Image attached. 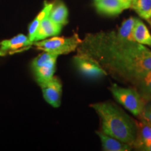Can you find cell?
I'll return each instance as SVG.
<instances>
[{
    "label": "cell",
    "mask_w": 151,
    "mask_h": 151,
    "mask_svg": "<svg viewBox=\"0 0 151 151\" xmlns=\"http://www.w3.org/2000/svg\"><path fill=\"white\" fill-rule=\"evenodd\" d=\"M77 50L95 60L114 78L133 86L151 71L150 49L121 39L115 31L88 34Z\"/></svg>",
    "instance_id": "cell-1"
},
{
    "label": "cell",
    "mask_w": 151,
    "mask_h": 151,
    "mask_svg": "<svg viewBox=\"0 0 151 151\" xmlns=\"http://www.w3.org/2000/svg\"><path fill=\"white\" fill-rule=\"evenodd\" d=\"M99 116L104 133L133 146L137 133V124L115 104L101 102L90 105Z\"/></svg>",
    "instance_id": "cell-2"
},
{
    "label": "cell",
    "mask_w": 151,
    "mask_h": 151,
    "mask_svg": "<svg viewBox=\"0 0 151 151\" xmlns=\"http://www.w3.org/2000/svg\"><path fill=\"white\" fill-rule=\"evenodd\" d=\"M110 90L118 102L134 116H140L146 106V101L136 88H122L113 84Z\"/></svg>",
    "instance_id": "cell-3"
},
{
    "label": "cell",
    "mask_w": 151,
    "mask_h": 151,
    "mask_svg": "<svg viewBox=\"0 0 151 151\" xmlns=\"http://www.w3.org/2000/svg\"><path fill=\"white\" fill-rule=\"evenodd\" d=\"M81 41L82 40H81L78 35L75 34L71 37H55L42 41H35L33 42V46H37V49L43 51L59 55L74 51Z\"/></svg>",
    "instance_id": "cell-4"
},
{
    "label": "cell",
    "mask_w": 151,
    "mask_h": 151,
    "mask_svg": "<svg viewBox=\"0 0 151 151\" xmlns=\"http://www.w3.org/2000/svg\"><path fill=\"white\" fill-rule=\"evenodd\" d=\"M73 63L83 76L90 79H99L108 75L106 71L90 57L77 54L73 57Z\"/></svg>",
    "instance_id": "cell-5"
},
{
    "label": "cell",
    "mask_w": 151,
    "mask_h": 151,
    "mask_svg": "<svg viewBox=\"0 0 151 151\" xmlns=\"http://www.w3.org/2000/svg\"><path fill=\"white\" fill-rule=\"evenodd\" d=\"M33 42L25 35H18L11 39L0 42V56L21 52L31 48Z\"/></svg>",
    "instance_id": "cell-6"
},
{
    "label": "cell",
    "mask_w": 151,
    "mask_h": 151,
    "mask_svg": "<svg viewBox=\"0 0 151 151\" xmlns=\"http://www.w3.org/2000/svg\"><path fill=\"white\" fill-rule=\"evenodd\" d=\"M39 85L42 89L43 97L47 102L53 107H59L62 96V84L59 79L52 76Z\"/></svg>",
    "instance_id": "cell-7"
},
{
    "label": "cell",
    "mask_w": 151,
    "mask_h": 151,
    "mask_svg": "<svg viewBox=\"0 0 151 151\" xmlns=\"http://www.w3.org/2000/svg\"><path fill=\"white\" fill-rule=\"evenodd\" d=\"M94 5L99 14L106 16H117L127 9L122 0H98Z\"/></svg>",
    "instance_id": "cell-8"
},
{
    "label": "cell",
    "mask_w": 151,
    "mask_h": 151,
    "mask_svg": "<svg viewBox=\"0 0 151 151\" xmlns=\"http://www.w3.org/2000/svg\"><path fill=\"white\" fill-rule=\"evenodd\" d=\"M137 133L133 147L140 150H145L151 143V122L143 120L137 123Z\"/></svg>",
    "instance_id": "cell-9"
},
{
    "label": "cell",
    "mask_w": 151,
    "mask_h": 151,
    "mask_svg": "<svg viewBox=\"0 0 151 151\" xmlns=\"http://www.w3.org/2000/svg\"><path fill=\"white\" fill-rule=\"evenodd\" d=\"M62 26L52 21L49 17V15H48L43 19L41 22L37 35H36L35 42L42 40L45 38L59 35Z\"/></svg>",
    "instance_id": "cell-10"
},
{
    "label": "cell",
    "mask_w": 151,
    "mask_h": 151,
    "mask_svg": "<svg viewBox=\"0 0 151 151\" xmlns=\"http://www.w3.org/2000/svg\"><path fill=\"white\" fill-rule=\"evenodd\" d=\"M97 134L101 139L104 150L128 151L131 150L133 147L131 145L122 142L116 138L104 133L103 132H97Z\"/></svg>",
    "instance_id": "cell-11"
},
{
    "label": "cell",
    "mask_w": 151,
    "mask_h": 151,
    "mask_svg": "<svg viewBox=\"0 0 151 151\" xmlns=\"http://www.w3.org/2000/svg\"><path fill=\"white\" fill-rule=\"evenodd\" d=\"M133 37L136 42L151 47V35L146 24L137 18L133 30Z\"/></svg>",
    "instance_id": "cell-12"
},
{
    "label": "cell",
    "mask_w": 151,
    "mask_h": 151,
    "mask_svg": "<svg viewBox=\"0 0 151 151\" xmlns=\"http://www.w3.org/2000/svg\"><path fill=\"white\" fill-rule=\"evenodd\" d=\"M53 3H48L47 1L44 2L43 8L40 13L38 14L35 20L32 22L29 27V39L32 42H35V39L37 32L39 29L41 21L46 16L50 14V11L53 6Z\"/></svg>",
    "instance_id": "cell-13"
},
{
    "label": "cell",
    "mask_w": 151,
    "mask_h": 151,
    "mask_svg": "<svg viewBox=\"0 0 151 151\" xmlns=\"http://www.w3.org/2000/svg\"><path fill=\"white\" fill-rule=\"evenodd\" d=\"M49 17L54 22L63 26L68 22V9L64 3L60 2L53 4Z\"/></svg>",
    "instance_id": "cell-14"
},
{
    "label": "cell",
    "mask_w": 151,
    "mask_h": 151,
    "mask_svg": "<svg viewBox=\"0 0 151 151\" xmlns=\"http://www.w3.org/2000/svg\"><path fill=\"white\" fill-rule=\"evenodd\" d=\"M55 64L56 60H53L41 67L33 69L38 83L40 84L41 83L45 82L53 76L55 71Z\"/></svg>",
    "instance_id": "cell-15"
},
{
    "label": "cell",
    "mask_w": 151,
    "mask_h": 151,
    "mask_svg": "<svg viewBox=\"0 0 151 151\" xmlns=\"http://www.w3.org/2000/svg\"><path fill=\"white\" fill-rule=\"evenodd\" d=\"M134 86L146 101L151 100V71L145 73Z\"/></svg>",
    "instance_id": "cell-16"
},
{
    "label": "cell",
    "mask_w": 151,
    "mask_h": 151,
    "mask_svg": "<svg viewBox=\"0 0 151 151\" xmlns=\"http://www.w3.org/2000/svg\"><path fill=\"white\" fill-rule=\"evenodd\" d=\"M130 8L147 21L151 18V0H132Z\"/></svg>",
    "instance_id": "cell-17"
},
{
    "label": "cell",
    "mask_w": 151,
    "mask_h": 151,
    "mask_svg": "<svg viewBox=\"0 0 151 151\" xmlns=\"http://www.w3.org/2000/svg\"><path fill=\"white\" fill-rule=\"evenodd\" d=\"M136 20H137L136 18L130 17L122 22L118 31L117 32L119 37L127 41H134L133 37V30L135 25Z\"/></svg>",
    "instance_id": "cell-18"
},
{
    "label": "cell",
    "mask_w": 151,
    "mask_h": 151,
    "mask_svg": "<svg viewBox=\"0 0 151 151\" xmlns=\"http://www.w3.org/2000/svg\"><path fill=\"white\" fill-rule=\"evenodd\" d=\"M58 56V55H54L50 53V52L44 51V52H43L42 54H40L32 62L33 69L39 67H41V66L44 65L45 64L48 63V62L52 61V60H57Z\"/></svg>",
    "instance_id": "cell-19"
},
{
    "label": "cell",
    "mask_w": 151,
    "mask_h": 151,
    "mask_svg": "<svg viewBox=\"0 0 151 151\" xmlns=\"http://www.w3.org/2000/svg\"><path fill=\"white\" fill-rule=\"evenodd\" d=\"M141 119L145 121L151 122V104L145 106L143 112L140 115Z\"/></svg>",
    "instance_id": "cell-20"
},
{
    "label": "cell",
    "mask_w": 151,
    "mask_h": 151,
    "mask_svg": "<svg viewBox=\"0 0 151 151\" xmlns=\"http://www.w3.org/2000/svg\"><path fill=\"white\" fill-rule=\"evenodd\" d=\"M122 1H123V3L125 4L127 9H129L131 7V1H130L129 0H122Z\"/></svg>",
    "instance_id": "cell-21"
},
{
    "label": "cell",
    "mask_w": 151,
    "mask_h": 151,
    "mask_svg": "<svg viewBox=\"0 0 151 151\" xmlns=\"http://www.w3.org/2000/svg\"><path fill=\"white\" fill-rule=\"evenodd\" d=\"M148 150V151H151V143L150 145H149V146L147 147V148H146V150Z\"/></svg>",
    "instance_id": "cell-22"
},
{
    "label": "cell",
    "mask_w": 151,
    "mask_h": 151,
    "mask_svg": "<svg viewBox=\"0 0 151 151\" xmlns=\"http://www.w3.org/2000/svg\"><path fill=\"white\" fill-rule=\"evenodd\" d=\"M148 22H149V23H150V26H151V18H150V19H149V20H148Z\"/></svg>",
    "instance_id": "cell-23"
},
{
    "label": "cell",
    "mask_w": 151,
    "mask_h": 151,
    "mask_svg": "<svg viewBox=\"0 0 151 151\" xmlns=\"http://www.w3.org/2000/svg\"><path fill=\"white\" fill-rule=\"evenodd\" d=\"M98 1V0H94V1Z\"/></svg>",
    "instance_id": "cell-24"
},
{
    "label": "cell",
    "mask_w": 151,
    "mask_h": 151,
    "mask_svg": "<svg viewBox=\"0 0 151 151\" xmlns=\"http://www.w3.org/2000/svg\"><path fill=\"white\" fill-rule=\"evenodd\" d=\"M129 1H131V3H132V0H129Z\"/></svg>",
    "instance_id": "cell-25"
}]
</instances>
